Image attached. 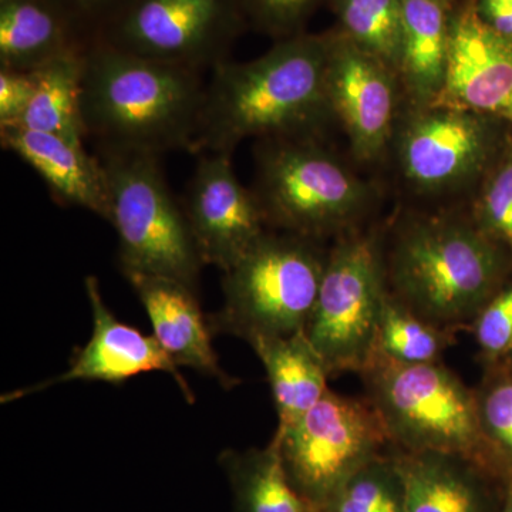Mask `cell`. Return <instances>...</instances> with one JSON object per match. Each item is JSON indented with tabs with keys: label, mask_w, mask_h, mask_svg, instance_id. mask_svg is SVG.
<instances>
[{
	"label": "cell",
	"mask_w": 512,
	"mask_h": 512,
	"mask_svg": "<svg viewBox=\"0 0 512 512\" xmlns=\"http://www.w3.org/2000/svg\"><path fill=\"white\" fill-rule=\"evenodd\" d=\"M87 298L93 313V333L82 349L74 352L69 367L62 375L50 377L30 387L3 394L2 403L25 399L30 394L52 389L69 382H104L123 384L133 377L150 372L168 373L188 403H194L190 384L181 376L167 352L154 335H144L134 326L121 322L110 311L101 295L99 279H84Z\"/></svg>",
	"instance_id": "cell-14"
},
{
	"label": "cell",
	"mask_w": 512,
	"mask_h": 512,
	"mask_svg": "<svg viewBox=\"0 0 512 512\" xmlns=\"http://www.w3.org/2000/svg\"><path fill=\"white\" fill-rule=\"evenodd\" d=\"M205 84L194 70L94 43L83 57L84 133L107 150L191 151Z\"/></svg>",
	"instance_id": "cell-2"
},
{
	"label": "cell",
	"mask_w": 512,
	"mask_h": 512,
	"mask_svg": "<svg viewBox=\"0 0 512 512\" xmlns=\"http://www.w3.org/2000/svg\"><path fill=\"white\" fill-rule=\"evenodd\" d=\"M231 156L204 153L181 202L202 262L222 272L268 232L261 207L252 191L239 183Z\"/></svg>",
	"instance_id": "cell-12"
},
{
	"label": "cell",
	"mask_w": 512,
	"mask_h": 512,
	"mask_svg": "<svg viewBox=\"0 0 512 512\" xmlns=\"http://www.w3.org/2000/svg\"><path fill=\"white\" fill-rule=\"evenodd\" d=\"M434 104L512 126V40L490 28L473 3L454 12L446 82Z\"/></svg>",
	"instance_id": "cell-15"
},
{
	"label": "cell",
	"mask_w": 512,
	"mask_h": 512,
	"mask_svg": "<svg viewBox=\"0 0 512 512\" xmlns=\"http://www.w3.org/2000/svg\"><path fill=\"white\" fill-rule=\"evenodd\" d=\"M340 35L389 66L399 76L402 0H328Z\"/></svg>",
	"instance_id": "cell-25"
},
{
	"label": "cell",
	"mask_w": 512,
	"mask_h": 512,
	"mask_svg": "<svg viewBox=\"0 0 512 512\" xmlns=\"http://www.w3.org/2000/svg\"><path fill=\"white\" fill-rule=\"evenodd\" d=\"M247 29L241 0H133L99 42L202 73L229 60Z\"/></svg>",
	"instance_id": "cell-10"
},
{
	"label": "cell",
	"mask_w": 512,
	"mask_h": 512,
	"mask_svg": "<svg viewBox=\"0 0 512 512\" xmlns=\"http://www.w3.org/2000/svg\"><path fill=\"white\" fill-rule=\"evenodd\" d=\"M153 325L154 338L178 367H190L234 389L241 380L228 375L212 346L210 316L202 312L197 289L163 276H128Z\"/></svg>",
	"instance_id": "cell-16"
},
{
	"label": "cell",
	"mask_w": 512,
	"mask_h": 512,
	"mask_svg": "<svg viewBox=\"0 0 512 512\" xmlns=\"http://www.w3.org/2000/svg\"><path fill=\"white\" fill-rule=\"evenodd\" d=\"M473 5L490 28L512 40V0H474Z\"/></svg>",
	"instance_id": "cell-33"
},
{
	"label": "cell",
	"mask_w": 512,
	"mask_h": 512,
	"mask_svg": "<svg viewBox=\"0 0 512 512\" xmlns=\"http://www.w3.org/2000/svg\"><path fill=\"white\" fill-rule=\"evenodd\" d=\"M476 392L478 417L488 446L512 477V365L485 366L483 382Z\"/></svg>",
	"instance_id": "cell-27"
},
{
	"label": "cell",
	"mask_w": 512,
	"mask_h": 512,
	"mask_svg": "<svg viewBox=\"0 0 512 512\" xmlns=\"http://www.w3.org/2000/svg\"><path fill=\"white\" fill-rule=\"evenodd\" d=\"M271 384L278 431L305 416L328 392V370L312 348L305 330L291 336L249 340Z\"/></svg>",
	"instance_id": "cell-20"
},
{
	"label": "cell",
	"mask_w": 512,
	"mask_h": 512,
	"mask_svg": "<svg viewBox=\"0 0 512 512\" xmlns=\"http://www.w3.org/2000/svg\"><path fill=\"white\" fill-rule=\"evenodd\" d=\"M474 336L485 366L504 362L512 350V285L490 299L473 325Z\"/></svg>",
	"instance_id": "cell-30"
},
{
	"label": "cell",
	"mask_w": 512,
	"mask_h": 512,
	"mask_svg": "<svg viewBox=\"0 0 512 512\" xmlns=\"http://www.w3.org/2000/svg\"><path fill=\"white\" fill-rule=\"evenodd\" d=\"M387 289L375 239L346 237L328 252L305 335L329 377L360 373L375 353Z\"/></svg>",
	"instance_id": "cell-9"
},
{
	"label": "cell",
	"mask_w": 512,
	"mask_h": 512,
	"mask_svg": "<svg viewBox=\"0 0 512 512\" xmlns=\"http://www.w3.org/2000/svg\"><path fill=\"white\" fill-rule=\"evenodd\" d=\"M505 362L511 363V365H512V350H511L510 356H508L507 359H505Z\"/></svg>",
	"instance_id": "cell-35"
},
{
	"label": "cell",
	"mask_w": 512,
	"mask_h": 512,
	"mask_svg": "<svg viewBox=\"0 0 512 512\" xmlns=\"http://www.w3.org/2000/svg\"><path fill=\"white\" fill-rule=\"evenodd\" d=\"M84 50L46 0H0V69L35 72L57 57Z\"/></svg>",
	"instance_id": "cell-21"
},
{
	"label": "cell",
	"mask_w": 512,
	"mask_h": 512,
	"mask_svg": "<svg viewBox=\"0 0 512 512\" xmlns=\"http://www.w3.org/2000/svg\"><path fill=\"white\" fill-rule=\"evenodd\" d=\"M454 342L456 332L420 318L387 292L380 313L375 353L406 365L436 363Z\"/></svg>",
	"instance_id": "cell-24"
},
{
	"label": "cell",
	"mask_w": 512,
	"mask_h": 512,
	"mask_svg": "<svg viewBox=\"0 0 512 512\" xmlns=\"http://www.w3.org/2000/svg\"><path fill=\"white\" fill-rule=\"evenodd\" d=\"M35 93V73L0 69V128L19 126Z\"/></svg>",
	"instance_id": "cell-32"
},
{
	"label": "cell",
	"mask_w": 512,
	"mask_h": 512,
	"mask_svg": "<svg viewBox=\"0 0 512 512\" xmlns=\"http://www.w3.org/2000/svg\"><path fill=\"white\" fill-rule=\"evenodd\" d=\"M453 15L448 0H402L399 77L416 109L433 106L443 90Z\"/></svg>",
	"instance_id": "cell-19"
},
{
	"label": "cell",
	"mask_w": 512,
	"mask_h": 512,
	"mask_svg": "<svg viewBox=\"0 0 512 512\" xmlns=\"http://www.w3.org/2000/svg\"><path fill=\"white\" fill-rule=\"evenodd\" d=\"M384 272L394 298L457 333L500 291L505 252L474 222L429 218L400 232Z\"/></svg>",
	"instance_id": "cell-3"
},
{
	"label": "cell",
	"mask_w": 512,
	"mask_h": 512,
	"mask_svg": "<svg viewBox=\"0 0 512 512\" xmlns=\"http://www.w3.org/2000/svg\"><path fill=\"white\" fill-rule=\"evenodd\" d=\"M493 120L440 104L416 109L400 131L404 177L417 190L437 194L466 187L493 158Z\"/></svg>",
	"instance_id": "cell-11"
},
{
	"label": "cell",
	"mask_w": 512,
	"mask_h": 512,
	"mask_svg": "<svg viewBox=\"0 0 512 512\" xmlns=\"http://www.w3.org/2000/svg\"><path fill=\"white\" fill-rule=\"evenodd\" d=\"M323 512H407L402 477L390 450L350 476Z\"/></svg>",
	"instance_id": "cell-26"
},
{
	"label": "cell",
	"mask_w": 512,
	"mask_h": 512,
	"mask_svg": "<svg viewBox=\"0 0 512 512\" xmlns=\"http://www.w3.org/2000/svg\"><path fill=\"white\" fill-rule=\"evenodd\" d=\"M3 148L12 151L45 180L55 200L109 221L110 195L99 157L84 144L25 127L0 128Z\"/></svg>",
	"instance_id": "cell-17"
},
{
	"label": "cell",
	"mask_w": 512,
	"mask_h": 512,
	"mask_svg": "<svg viewBox=\"0 0 512 512\" xmlns=\"http://www.w3.org/2000/svg\"><path fill=\"white\" fill-rule=\"evenodd\" d=\"M474 224L512 256V148L488 178L477 202Z\"/></svg>",
	"instance_id": "cell-28"
},
{
	"label": "cell",
	"mask_w": 512,
	"mask_h": 512,
	"mask_svg": "<svg viewBox=\"0 0 512 512\" xmlns=\"http://www.w3.org/2000/svg\"><path fill=\"white\" fill-rule=\"evenodd\" d=\"M84 52L57 57L35 70V93L19 127L84 144L82 83ZM16 127V126H15Z\"/></svg>",
	"instance_id": "cell-23"
},
{
	"label": "cell",
	"mask_w": 512,
	"mask_h": 512,
	"mask_svg": "<svg viewBox=\"0 0 512 512\" xmlns=\"http://www.w3.org/2000/svg\"><path fill=\"white\" fill-rule=\"evenodd\" d=\"M295 490L319 512L350 476L392 447L369 400L328 390L305 416L272 437Z\"/></svg>",
	"instance_id": "cell-8"
},
{
	"label": "cell",
	"mask_w": 512,
	"mask_h": 512,
	"mask_svg": "<svg viewBox=\"0 0 512 512\" xmlns=\"http://www.w3.org/2000/svg\"><path fill=\"white\" fill-rule=\"evenodd\" d=\"M97 157L109 187V222L119 238L123 275L163 276L197 289L204 262L160 156L99 148Z\"/></svg>",
	"instance_id": "cell-6"
},
{
	"label": "cell",
	"mask_w": 512,
	"mask_h": 512,
	"mask_svg": "<svg viewBox=\"0 0 512 512\" xmlns=\"http://www.w3.org/2000/svg\"><path fill=\"white\" fill-rule=\"evenodd\" d=\"M330 33L278 40L249 62L211 70L191 153H234L247 138L316 137L329 120Z\"/></svg>",
	"instance_id": "cell-1"
},
{
	"label": "cell",
	"mask_w": 512,
	"mask_h": 512,
	"mask_svg": "<svg viewBox=\"0 0 512 512\" xmlns=\"http://www.w3.org/2000/svg\"><path fill=\"white\" fill-rule=\"evenodd\" d=\"M63 16L84 49L99 42L133 0H46Z\"/></svg>",
	"instance_id": "cell-31"
},
{
	"label": "cell",
	"mask_w": 512,
	"mask_h": 512,
	"mask_svg": "<svg viewBox=\"0 0 512 512\" xmlns=\"http://www.w3.org/2000/svg\"><path fill=\"white\" fill-rule=\"evenodd\" d=\"M254 161L252 194L266 225L282 232L318 241L369 207V188L318 137L259 140Z\"/></svg>",
	"instance_id": "cell-5"
},
{
	"label": "cell",
	"mask_w": 512,
	"mask_h": 512,
	"mask_svg": "<svg viewBox=\"0 0 512 512\" xmlns=\"http://www.w3.org/2000/svg\"><path fill=\"white\" fill-rule=\"evenodd\" d=\"M326 0H241L248 28L276 40L302 35L306 23Z\"/></svg>",
	"instance_id": "cell-29"
},
{
	"label": "cell",
	"mask_w": 512,
	"mask_h": 512,
	"mask_svg": "<svg viewBox=\"0 0 512 512\" xmlns=\"http://www.w3.org/2000/svg\"><path fill=\"white\" fill-rule=\"evenodd\" d=\"M397 73L338 30L330 33L326 92L357 160L375 161L389 146L397 107Z\"/></svg>",
	"instance_id": "cell-13"
},
{
	"label": "cell",
	"mask_w": 512,
	"mask_h": 512,
	"mask_svg": "<svg viewBox=\"0 0 512 512\" xmlns=\"http://www.w3.org/2000/svg\"><path fill=\"white\" fill-rule=\"evenodd\" d=\"M326 258L315 239L266 232L224 272L225 302L210 316L212 329L247 343L302 332L318 299Z\"/></svg>",
	"instance_id": "cell-7"
},
{
	"label": "cell",
	"mask_w": 512,
	"mask_h": 512,
	"mask_svg": "<svg viewBox=\"0 0 512 512\" xmlns=\"http://www.w3.org/2000/svg\"><path fill=\"white\" fill-rule=\"evenodd\" d=\"M220 461L234 494V512H319L293 487L274 439L264 448L224 451Z\"/></svg>",
	"instance_id": "cell-22"
},
{
	"label": "cell",
	"mask_w": 512,
	"mask_h": 512,
	"mask_svg": "<svg viewBox=\"0 0 512 512\" xmlns=\"http://www.w3.org/2000/svg\"><path fill=\"white\" fill-rule=\"evenodd\" d=\"M500 512H512V477H510V484H508L507 495H505L503 507H501Z\"/></svg>",
	"instance_id": "cell-34"
},
{
	"label": "cell",
	"mask_w": 512,
	"mask_h": 512,
	"mask_svg": "<svg viewBox=\"0 0 512 512\" xmlns=\"http://www.w3.org/2000/svg\"><path fill=\"white\" fill-rule=\"evenodd\" d=\"M359 375L393 448L456 454L508 478L485 440L476 392L443 363L406 365L375 353Z\"/></svg>",
	"instance_id": "cell-4"
},
{
	"label": "cell",
	"mask_w": 512,
	"mask_h": 512,
	"mask_svg": "<svg viewBox=\"0 0 512 512\" xmlns=\"http://www.w3.org/2000/svg\"><path fill=\"white\" fill-rule=\"evenodd\" d=\"M406 495L407 512H494L488 480L474 461L437 451L390 447Z\"/></svg>",
	"instance_id": "cell-18"
}]
</instances>
